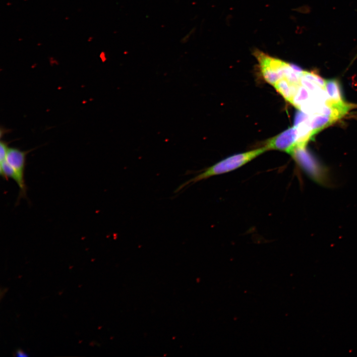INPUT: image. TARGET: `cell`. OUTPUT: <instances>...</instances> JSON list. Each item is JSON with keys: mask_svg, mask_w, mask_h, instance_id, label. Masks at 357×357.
<instances>
[{"mask_svg": "<svg viewBox=\"0 0 357 357\" xmlns=\"http://www.w3.org/2000/svg\"><path fill=\"white\" fill-rule=\"evenodd\" d=\"M298 132L294 126L289 128L276 136L268 139L265 147L267 150H275L291 154L298 145Z\"/></svg>", "mask_w": 357, "mask_h": 357, "instance_id": "277c9868", "label": "cell"}, {"mask_svg": "<svg viewBox=\"0 0 357 357\" xmlns=\"http://www.w3.org/2000/svg\"><path fill=\"white\" fill-rule=\"evenodd\" d=\"M8 142L1 140L0 143V161L2 162L5 160L6 155L9 149Z\"/></svg>", "mask_w": 357, "mask_h": 357, "instance_id": "52a82bcc", "label": "cell"}, {"mask_svg": "<svg viewBox=\"0 0 357 357\" xmlns=\"http://www.w3.org/2000/svg\"><path fill=\"white\" fill-rule=\"evenodd\" d=\"M254 54L264 79L273 86L285 76L291 64L259 51Z\"/></svg>", "mask_w": 357, "mask_h": 357, "instance_id": "7a4b0ae2", "label": "cell"}, {"mask_svg": "<svg viewBox=\"0 0 357 357\" xmlns=\"http://www.w3.org/2000/svg\"><path fill=\"white\" fill-rule=\"evenodd\" d=\"M290 155L311 178L318 182L322 181L324 172L305 147H296Z\"/></svg>", "mask_w": 357, "mask_h": 357, "instance_id": "5b68a950", "label": "cell"}, {"mask_svg": "<svg viewBox=\"0 0 357 357\" xmlns=\"http://www.w3.org/2000/svg\"><path fill=\"white\" fill-rule=\"evenodd\" d=\"M325 88L328 94L329 100L337 103L343 101L340 84L335 79L327 80L325 81Z\"/></svg>", "mask_w": 357, "mask_h": 357, "instance_id": "8992f818", "label": "cell"}, {"mask_svg": "<svg viewBox=\"0 0 357 357\" xmlns=\"http://www.w3.org/2000/svg\"><path fill=\"white\" fill-rule=\"evenodd\" d=\"M16 356L19 357H27L28 355L21 350H18L16 352Z\"/></svg>", "mask_w": 357, "mask_h": 357, "instance_id": "ba28073f", "label": "cell"}, {"mask_svg": "<svg viewBox=\"0 0 357 357\" xmlns=\"http://www.w3.org/2000/svg\"><path fill=\"white\" fill-rule=\"evenodd\" d=\"M30 151H22L15 147L9 148L5 161L13 170L16 178V182L19 188V193L17 203L21 198L27 197V189L25 181V169L27 154Z\"/></svg>", "mask_w": 357, "mask_h": 357, "instance_id": "3957f363", "label": "cell"}, {"mask_svg": "<svg viewBox=\"0 0 357 357\" xmlns=\"http://www.w3.org/2000/svg\"><path fill=\"white\" fill-rule=\"evenodd\" d=\"M267 151L264 146L262 148L238 153L229 156L205 169L201 173L179 185L175 191H181L187 186L194 184L210 177L224 174L234 171Z\"/></svg>", "mask_w": 357, "mask_h": 357, "instance_id": "6da1fadb", "label": "cell"}]
</instances>
